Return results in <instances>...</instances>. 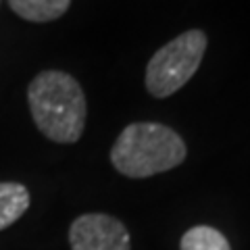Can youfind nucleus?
I'll return each instance as SVG.
<instances>
[{
	"label": "nucleus",
	"instance_id": "obj_2",
	"mask_svg": "<svg viewBox=\"0 0 250 250\" xmlns=\"http://www.w3.org/2000/svg\"><path fill=\"white\" fill-rule=\"evenodd\" d=\"M188 148L182 136L163 123H129L111 148V163L131 179L152 177L175 169L186 161Z\"/></svg>",
	"mask_w": 250,
	"mask_h": 250
},
{
	"label": "nucleus",
	"instance_id": "obj_1",
	"mask_svg": "<svg viewBox=\"0 0 250 250\" xmlns=\"http://www.w3.org/2000/svg\"><path fill=\"white\" fill-rule=\"evenodd\" d=\"M29 113L36 127L57 144H75L88 117L85 94L80 82L65 71H42L27 88Z\"/></svg>",
	"mask_w": 250,
	"mask_h": 250
},
{
	"label": "nucleus",
	"instance_id": "obj_3",
	"mask_svg": "<svg viewBox=\"0 0 250 250\" xmlns=\"http://www.w3.org/2000/svg\"><path fill=\"white\" fill-rule=\"evenodd\" d=\"M207 50V34L188 29L163 48H159L146 67V90L154 98H167L192 80Z\"/></svg>",
	"mask_w": 250,
	"mask_h": 250
},
{
	"label": "nucleus",
	"instance_id": "obj_5",
	"mask_svg": "<svg viewBox=\"0 0 250 250\" xmlns=\"http://www.w3.org/2000/svg\"><path fill=\"white\" fill-rule=\"evenodd\" d=\"M29 190L17 182H0V231L11 228L29 208Z\"/></svg>",
	"mask_w": 250,
	"mask_h": 250
},
{
	"label": "nucleus",
	"instance_id": "obj_7",
	"mask_svg": "<svg viewBox=\"0 0 250 250\" xmlns=\"http://www.w3.org/2000/svg\"><path fill=\"white\" fill-rule=\"evenodd\" d=\"M182 250H231L228 238L210 225H196L190 228L179 242Z\"/></svg>",
	"mask_w": 250,
	"mask_h": 250
},
{
	"label": "nucleus",
	"instance_id": "obj_4",
	"mask_svg": "<svg viewBox=\"0 0 250 250\" xmlns=\"http://www.w3.org/2000/svg\"><path fill=\"white\" fill-rule=\"evenodd\" d=\"M71 250H131L127 228L113 215L85 213L69 228Z\"/></svg>",
	"mask_w": 250,
	"mask_h": 250
},
{
	"label": "nucleus",
	"instance_id": "obj_6",
	"mask_svg": "<svg viewBox=\"0 0 250 250\" xmlns=\"http://www.w3.org/2000/svg\"><path fill=\"white\" fill-rule=\"evenodd\" d=\"M9 6L21 19L46 23L62 17L71 6V0H9Z\"/></svg>",
	"mask_w": 250,
	"mask_h": 250
}]
</instances>
